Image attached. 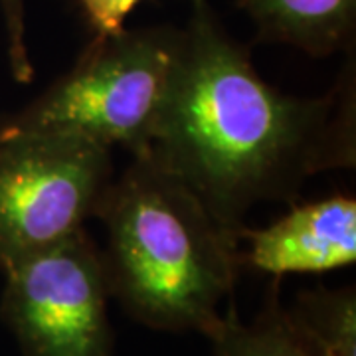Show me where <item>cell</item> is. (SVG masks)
<instances>
[{
	"label": "cell",
	"instance_id": "obj_1",
	"mask_svg": "<svg viewBox=\"0 0 356 356\" xmlns=\"http://www.w3.org/2000/svg\"><path fill=\"white\" fill-rule=\"evenodd\" d=\"M149 156L238 238L250 206L291 200L309 177L355 165L353 76L327 97L283 95L208 0H192Z\"/></svg>",
	"mask_w": 356,
	"mask_h": 356
},
{
	"label": "cell",
	"instance_id": "obj_2",
	"mask_svg": "<svg viewBox=\"0 0 356 356\" xmlns=\"http://www.w3.org/2000/svg\"><path fill=\"white\" fill-rule=\"evenodd\" d=\"M95 216L109 295L156 331H196L208 339L240 271L238 238L218 224L186 182L154 159L133 156L113 178Z\"/></svg>",
	"mask_w": 356,
	"mask_h": 356
},
{
	"label": "cell",
	"instance_id": "obj_3",
	"mask_svg": "<svg viewBox=\"0 0 356 356\" xmlns=\"http://www.w3.org/2000/svg\"><path fill=\"white\" fill-rule=\"evenodd\" d=\"M178 42L180 30L170 28L97 34L64 77L0 131L70 135L145 156L165 105Z\"/></svg>",
	"mask_w": 356,
	"mask_h": 356
},
{
	"label": "cell",
	"instance_id": "obj_4",
	"mask_svg": "<svg viewBox=\"0 0 356 356\" xmlns=\"http://www.w3.org/2000/svg\"><path fill=\"white\" fill-rule=\"evenodd\" d=\"M111 182V149L70 135L0 131V271L83 229Z\"/></svg>",
	"mask_w": 356,
	"mask_h": 356
},
{
	"label": "cell",
	"instance_id": "obj_5",
	"mask_svg": "<svg viewBox=\"0 0 356 356\" xmlns=\"http://www.w3.org/2000/svg\"><path fill=\"white\" fill-rule=\"evenodd\" d=\"M0 317L24 356H111L102 250L79 229L6 273Z\"/></svg>",
	"mask_w": 356,
	"mask_h": 356
},
{
	"label": "cell",
	"instance_id": "obj_6",
	"mask_svg": "<svg viewBox=\"0 0 356 356\" xmlns=\"http://www.w3.org/2000/svg\"><path fill=\"white\" fill-rule=\"evenodd\" d=\"M238 242L240 266L254 267L280 280L289 273H325L356 259V200L331 196L293 208L269 228L243 226Z\"/></svg>",
	"mask_w": 356,
	"mask_h": 356
},
{
	"label": "cell",
	"instance_id": "obj_7",
	"mask_svg": "<svg viewBox=\"0 0 356 356\" xmlns=\"http://www.w3.org/2000/svg\"><path fill=\"white\" fill-rule=\"evenodd\" d=\"M266 42H285L311 56L346 48L355 30L356 0H240Z\"/></svg>",
	"mask_w": 356,
	"mask_h": 356
},
{
	"label": "cell",
	"instance_id": "obj_8",
	"mask_svg": "<svg viewBox=\"0 0 356 356\" xmlns=\"http://www.w3.org/2000/svg\"><path fill=\"white\" fill-rule=\"evenodd\" d=\"M212 356H318L301 331L295 327L287 309L277 299V281L267 295L266 305L252 323H242L234 301L210 337Z\"/></svg>",
	"mask_w": 356,
	"mask_h": 356
},
{
	"label": "cell",
	"instance_id": "obj_9",
	"mask_svg": "<svg viewBox=\"0 0 356 356\" xmlns=\"http://www.w3.org/2000/svg\"><path fill=\"white\" fill-rule=\"evenodd\" d=\"M318 356H356V295L353 287L315 289L297 295L287 309Z\"/></svg>",
	"mask_w": 356,
	"mask_h": 356
},
{
	"label": "cell",
	"instance_id": "obj_10",
	"mask_svg": "<svg viewBox=\"0 0 356 356\" xmlns=\"http://www.w3.org/2000/svg\"><path fill=\"white\" fill-rule=\"evenodd\" d=\"M6 30H8V54L13 74L18 81H30L34 77V70L28 60L24 44V0H0Z\"/></svg>",
	"mask_w": 356,
	"mask_h": 356
},
{
	"label": "cell",
	"instance_id": "obj_11",
	"mask_svg": "<svg viewBox=\"0 0 356 356\" xmlns=\"http://www.w3.org/2000/svg\"><path fill=\"white\" fill-rule=\"evenodd\" d=\"M140 0H81L89 24L97 34H115Z\"/></svg>",
	"mask_w": 356,
	"mask_h": 356
}]
</instances>
